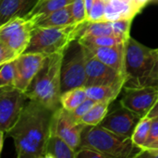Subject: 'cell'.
I'll use <instances>...</instances> for the list:
<instances>
[{"instance_id": "obj_1", "label": "cell", "mask_w": 158, "mask_h": 158, "mask_svg": "<svg viewBox=\"0 0 158 158\" xmlns=\"http://www.w3.org/2000/svg\"><path fill=\"white\" fill-rule=\"evenodd\" d=\"M54 114L55 110L29 99L18 121L6 133L14 141L18 158H44Z\"/></svg>"}, {"instance_id": "obj_2", "label": "cell", "mask_w": 158, "mask_h": 158, "mask_svg": "<svg viewBox=\"0 0 158 158\" xmlns=\"http://www.w3.org/2000/svg\"><path fill=\"white\" fill-rule=\"evenodd\" d=\"M124 88L158 86V51L130 37L126 42Z\"/></svg>"}, {"instance_id": "obj_3", "label": "cell", "mask_w": 158, "mask_h": 158, "mask_svg": "<svg viewBox=\"0 0 158 158\" xmlns=\"http://www.w3.org/2000/svg\"><path fill=\"white\" fill-rule=\"evenodd\" d=\"M64 56L65 52L48 56L25 92L30 100L37 101L55 111L61 106V69Z\"/></svg>"}, {"instance_id": "obj_4", "label": "cell", "mask_w": 158, "mask_h": 158, "mask_svg": "<svg viewBox=\"0 0 158 158\" xmlns=\"http://www.w3.org/2000/svg\"><path fill=\"white\" fill-rule=\"evenodd\" d=\"M82 146L92 147L109 158L140 157L143 149L136 145L131 137L117 134L104 127L85 126L81 133Z\"/></svg>"}, {"instance_id": "obj_5", "label": "cell", "mask_w": 158, "mask_h": 158, "mask_svg": "<svg viewBox=\"0 0 158 158\" xmlns=\"http://www.w3.org/2000/svg\"><path fill=\"white\" fill-rule=\"evenodd\" d=\"M84 22L74 23L66 27L44 28L36 26L26 52L42 53L46 56L66 52L69 44L79 39Z\"/></svg>"}, {"instance_id": "obj_6", "label": "cell", "mask_w": 158, "mask_h": 158, "mask_svg": "<svg viewBox=\"0 0 158 158\" xmlns=\"http://www.w3.org/2000/svg\"><path fill=\"white\" fill-rule=\"evenodd\" d=\"M86 64L83 45L78 41L72 42L65 52L61 69L62 93L81 86H85Z\"/></svg>"}, {"instance_id": "obj_7", "label": "cell", "mask_w": 158, "mask_h": 158, "mask_svg": "<svg viewBox=\"0 0 158 158\" xmlns=\"http://www.w3.org/2000/svg\"><path fill=\"white\" fill-rule=\"evenodd\" d=\"M36 24L25 17H15L0 25V42L19 56L26 52Z\"/></svg>"}, {"instance_id": "obj_8", "label": "cell", "mask_w": 158, "mask_h": 158, "mask_svg": "<svg viewBox=\"0 0 158 158\" xmlns=\"http://www.w3.org/2000/svg\"><path fill=\"white\" fill-rule=\"evenodd\" d=\"M29 99L25 92L15 86L0 87V129L7 133L18 121Z\"/></svg>"}, {"instance_id": "obj_9", "label": "cell", "mask_w": 158, "mask_h": 158, "mask_svg": "<svg viewBox=\"0 0 158 158\" xmlns=\"http://www.w3.org/2000/svg\"><path fill=\"white\" fill-rule=\"evenodd\" d=\"M86 64V82L85 87L96 85H109L125 80L126 76L103 63L94 53L83 45Z\"/></svg>"}, {"instance_id": "obj_10", "label": "cell", "mask_w": 158, "mask_h": 158, "mask_svg": "<svg viewBox=\"0 0 158 158\" xmlns=\"http://www.w3.org/2000/svg\"><path fill=\"white\" fill-rule=\"evenodd\" d=\"M85 126V124L80 123L75 119L72 115L62 106L55 111L52 131L63 138L76 152L81 148V133Z\"/></svg>"}, {"instance_id": "obj_11", "label": "cell", "mask_w": 158, "mask_h": 158, "mask_svg": "<svg viewBox=\"0 0 158 158\" xmlns=\"http://www.w3.org/2000/svg\"><path fill=\"white\" fill-rule=\"evenodd\" d=\"M124 94L120 105L139 114L147 117L158 101V86L141 88H123Z\"/></svg>"}, {"instance_id": "obj_12", "label": "cell", "mask_w": 158, "mask_h": 158, "mask_svg": "<svg viewBox=\"0 0 158 158\" xmlns=\"http://www.w3.org/2000/svg\"><path fill=\"white\" fill-rule=\"evenodd\" d=\"M48 56L42 53L25 52L16 60L15 87L26 92L33 79L42 69Z\"/></svg>"}, {"instance_id": "obj_13", "label": "cell", "mask_w": 158, "mask_h": 158, "mask_svg": "<svg viewBox=\"0 0 158 158\" xmlns=\"http://www.w3.org/2000/svg\"><path fill=\"white\" fill-rule=\"evenodd\" d=\"M141 119L139 114L120 105V107L107 114L99 125L117 134L131 137Z\"/></svg>"}, {"instance_id": "obj_14", "label": "cell", "mask_w": 158, "mask_h": 158, "mask_svg": "<svg viewBox=\"0 0 158 158\" xmlns=\"http://www.w3.org/2000/svg\"><path fill=\"white\" fill-rule=\"evenodd\" d=\"M87 47V46H85ZM94 55L103 63L111 67L118 73L126 76L125 59H126V43L113 46H89Z\"/></svg>"}, {"instance_id": "obj_15", "label": "cell", "mask_w": 158, "mask_h": 158, "mask_svg": "<svg viewBox=\"0 0 158 158\" xmlns=\"http://www.w3.org/2000/svg\"><path fill=\"white\" fill-rule=\"evenodd\" d=\"M143 7V5L134 0H107L106 1L105 19L107 21L123 19H133Z\"/></svg>"}, {"instance_id": "obj_16", "label": "cell", "mask_w": 158, "mask_h": 158, "mask_svg": "<svg viewBox=\"0 0 158 158\" xmlns=\"http://www.w3.org/2000/svg\"><path fill=\"white\" fill-rule=\"evenodd\" d=\"M39 0H0V25L15 17H26Z\"/></svg>"}, {"instance_id": "obj_17", "label": "cell", "mask_w": 158, "mask_h": 158, "mask_svg": "<svg viewBox=\"0 0 158 158\" xmlns=\"http://www.w3.org/2000/svg\"><path fill=\"white\" fill-rule=\"evenodd\" d=\"M126 81L122 80L114 84L109 85H96L86 87L87 96L96 102L108 101L112 103L117 99L120 92L123 90Z\"/></svg>"}, {"instance_id": "obj_18", "label": "cell", "mask_w": 158, "mask_h": 158, "mask_svg": "<svg viewBox=\"0 0 158 158\" xmlns=\"http://www.w3.org/2000/svg\"><path fill=\"white\" fill-rule=\"evenodd\" d=\"M76 153L63 138L51 131L44 158H76Z\"/></svg>"}, {"instance_id": "obj_19", "label": "cell", "mask_w": 158, "mask_h": 158, "mask_svg": "<svg viewBox=\"0 0 158 158\" xmlns=\"http://www.w3.org/2000/svg\"><path fill=\"white\" fill-rule=\"evenodd\" d=\"M72 2L73 0H39L25 18L37 24L52 12L67 6Z\"/></svg>"}, {"instance_id": "obj_20", "label": "cell", "mask_w": 158, "mask_h": 158, "mask_svg": "<svg viewBox=\"0 0 158 158\" xmlns=\"http://www.w3.org/2000/svg\"><path fill=\"white\" fill-rule=\"evenodd\" d=\"M75 19L72 15L71 11V4L64 6L58 10H56L46 16L44 19L39 21L36 26L37 27H44V28H51V27H66L71 24H74Z\"/></svg>"}, {"instance_id": "obj_21", "label": "cell", "mask_w": 158, "mask_h": 158, "mask_svg": "<svg viewBox=\"0 0 158 158\" xmlns=\"http://www.w3.org/2000/svg\"><path fill=\"white\" fill-rule=\"evenodd\" d=\"M88 98L86 87L81 86L62 93L60 97L61 106L69 112L76 109L83 101Z\"/></svg>"}, {"instance_id": "obj_22", "label": "cell", "mask_w": 158, "mask_h": 158, "mask_svg": "<svg viewBox=\"0 0 158 158\" xmlns=\"http://www.w3.org/2000/svg\"><path fill=\"white\" fill-rule=\"evenodd\" d=\"M106 35H115L114 29L112 26V21L105 20V21H98V22H91L89 20H86L81 26L79 39L87 36H106Z\"/></svg>"}, {"instance_id": "obj_23", "label": "cell", "mask_w": 158, "mask_h": 158, "mask_svg": "<svg viewBox=\"0 0 158 158\" xmlns=\"http://www.w3.org/2000/svg\"><path fill=\"white\" fill-rule=\"evenodd\" d=\"M111 103L108 101L97 102L90 111L85 114L80 120V123L85 124L87 126H97L99 125L106 116L108 114V106Z\"/></svg>"}, {"instance_id": "obj_24", "label": "cell", "mask_w": 158, "mask_h": 158, "mask_svg": "<svg viewBox=\"0 0 158 158\" xmlns=\"http://www.w3.org/2000/svg\"><path fill=\"white\" fill-rule=\"evenodd\" d=\"M84 46H113L120 44L126 43L128 40H125L121 37L115 35H106V36H87L82 37L78 40Z\"/></svg>"}, {"instance_id": "obj_25", "label": "cell", "mask_w": 158, "mask_h": 158, "mask_svg": "<svg viewBox=\"0 0 158 158\" xmlns=\"http://www.w3.org/2000/svg\"><path fill=\"white\" fill-rule=\"evenodd\" d=\"M151 123H152V118H149V117L142 118V119L137 124V126L133 131V134L131 136L133 143L136 145L142 147L143 149V146L147 141V138H148V135L150 132Z\"/></svg>"}, {"instance_id": "obj_26", "label": "cell", "mask_w": 158, "mask_h": 158, "mask_svg": "<svg viewBox=\"0 0 158 158\" xmlns=\"http://www.w3.org/2000/svg\"><path fill=\"white\" fill-rule=\"evenodd\" d=\"M16 65L15 61L0 66V87L15 86Z\"/></svg>"}, {"instance_id": "obj_27", "label": "cell", "mask_w": 158, "mask_h": 158, "mask_svg": "<svg viewBox=\"0 0 158 158\" xmlns=\"http://www.w3.org/2000/svg\"><path fill=\"white\" fill-rule=\"evenodd\" d=\"M105 13H106V1L94 0L87 19L91 22L105 21L106 20Z\"/></svg>"}, {"instance_id": "obj_28", "label": "cell", "mask_w": 158, "mask_h": 158, "mask_svg": "<svg viewBox=\"0 0 158 158\" xmlns=\"http://www.w3.org/2000/svg\"><path fill=\"white\" fill-rule=\"evenodd\" d=\"M132 20L133 19H118L112 21V26L114 29L115 35L121 37L125 40H128L131 37L130 31H131Z\"/></svg>"}, {"instance_id": "obj_29", "label": "cell", "mask_w": 158, "mask_h": 158, "mask_svg": "<svg viewBox=\"0 0 158 158\" xmlns=\"http://www.w3.org/2000/svg\"><path fill=\"white\" fill-rule=\"evenodd\" d=\"M71 11L76 23H81L88 20L85 0H73L71 3Z\"/></svg>"}, {"instance_id": "obj_30", "label": "cell", "mask_w": 158, "mask_h": 158, "mask_svg": "<svg viewBox=\"0 0 158 158\" xmlns=\"http://www.w3.org/2000/svg\"><path fill=\"white\" fill-rule=\"evenodd\" d=\"M19 55L16 53L12 48H10L7 44L0 42V66L6 63L15 61Z\"/></svg>"}, {"instance_id": "obj_31", "label": "cell", "mask_w": 158, "mask_h": 158, "mask_svg": "<svg viewBox=\"0 0 158 158\" xmlns=\"http://www.w3.org/2000/svg\"><path fill=\"white\" fill-rule=\"evenodd\" d=\"M97 102L96 101H94V100H93V99H91V98H87L85 101H83L76 109H74L73 111H71V112H69L71 115H72V117L75 118V119H77L78 121L85 115V114H87L89 111H90V109L96 104Z\"/></svg>"}, {"instance_id": "obj_32", "label": "cell", "mask_w": 158, "mask_h": 158, "mask_svg": "<svg viewBox=\"0 0 158 158\" xmlns=\"http://www.w3.org/2000/svg\"><path fill=\"white\" fill-rule=\"evenodd\" d=\"M76 158H109L108 156L101 153L100 151L88 146L81 147L77 153Z\"/></svg>"}, {"instance_id": "obj_33", "label": "cell", "mask_w": 158, "mask_h": 158, "mask_svg": "<svg viewBox=\"0 0 158 158\" xmlns=\"http://www.w3.org/2000/svg\"><path fill=\"white\" fill-rule=\"evenodd\" d=\"M156 140H158V116L157 117H155V118H152V123H151L150 132H149L147 141H146L143 148L149 146L151 143H153Z\"/></svg>"}, {"instance_id": "obj_34", "label": "cell", "mask_w": 158, "mask_h": 158, "mask_svg": "<svg viewBox=\"0 0 158 158\" xmlns=\"http://www.w3.org/2000/svg\"><path fill=\"white\" fill-rule=\"evenodd\" d=\"M140 157L158 158V148H154V147L143 148V152L142 153Z\"/></svg>"}, {"instance_id": "obj_35", "label": "cell", "mask_w": 158, "mask_h": 158, "mask_svg": "<svg viewBox=\"0 0 158 158\" xmlns=\"http://www.w3.org/2000/svg\"><path fill=\"white\" fill-rule=\"evenodd\" d=\"M157 116H158V101L156 102V106L153 107V109L150 111V113L148 114V116H147V117H149V118H155V117H157Z\"/></svg>"}, {"instance_id": "obj_36", "label": "cell", "mask_w": 158, "mask_h": 158, "mask_svg": "<svg viewBox=\"0 0 158 158\" xmlns=\"http://www.w3.org/2000/svg\"><path fill=\"white\" fill-rule=\"evenodd\" d=\"M94 2V0H85V5H86V9H87V17H88V15L90 13V10H91V8L93 6Z\"/></svg>"}, {"instance_id": "obj_37", "label": "cell", "mask_w": 158, "mask_h": 158, "mask_svg": "<svg viewBox=\"0 0 158 158\" xmlns=\"http://www.w3.org/2000/svg\"><path fill=\"white\" fill-rule=\"evenodd\" d=\"M134 1H136V2H138V3H140V4L143 5L144 6H145L148 3H150V2H149V0H134Z\"/></svg>"}, {"instance_id": "obj_38", "label": "cell", "mask_w": 158, "mask_h": 158, "mask_svg": "<svg viewBox=\"0 0 158 158\" xmlns=\"http://www.w3.org/2000/svg\"><path fill=\"white\" fill-rule=\"evenodd\" d=\"M147 147H154V148H158V140H156V142H154L153 143H151L149 146H147ZM147 147H145V148H147Z\"/></svg>"}, {"instance_id": "obj_39", "label": "cell", "mask_w": 158, "mask_h": 158, "mask_svg": "<svg viewBox=\"0 0 158 158\" xmlns=\"http://www.w3.org/2000/svg\"><path fill=\"white\" fill-rule=\"evenodd\" d=\"M153 2H154V3H156V4H158V0H154Z\"/></svg>"}, {"instance_id": "obj_40", "label": "cell", "mask_w": 158, "mask_h": 158, "mask_svg": "<svg viewBox=\"0 0 158 158\" xmlns=\"http://www.w3.org/2000/svg\"><path fill=\"white\" fill-rule=\"evenodd\" d=\"M154 0H149V2H153Z\"/></svg>"}, {"instance_id": "obj_41", "label": "cell", "mask_w": 158, "mask_h": 158, "mask_svg": "<svg viewBox=\"0 0 158 158\" xmlns=\"http://www.w3.org/2000/svg\"><path fill=\"white\" fill-rule=\"evenodd\" d=\"M105 1H107V0H105Z\"/></svg>"}, {"instance_id": "obj_42", "label": "cell", "mask_w": 158, "mask_h": 158, "mask_svg": "<svg viewBox=\"0 0 158 158\" xmlns=\"http://www.w3.org/2000/svg\"><path fill=\"white\" fill-rule=\"evenodd\" d=\"M157 51H158V48H157Z\"/></svg>"}]
</instances>
